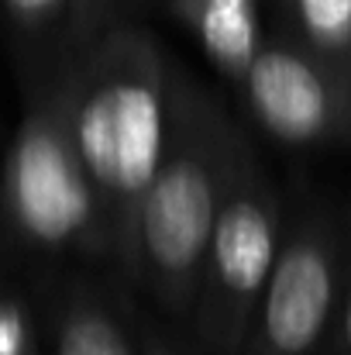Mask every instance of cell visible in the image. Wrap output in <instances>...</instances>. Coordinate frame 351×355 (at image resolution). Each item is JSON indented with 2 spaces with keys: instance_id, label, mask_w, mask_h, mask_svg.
I'll return each mask as SVG.
<instances>
[{
  "instance_id": "obj_12",
  "label": "cell",
  "mask_w": 351,
  "mask_h": 355,
  "mask_svg": "<svg viewBox=\"0 0 351 355\" xmlns=\"http://www.w3.org/2000/svg\"><path fill=\"white\" fill-rule=\"evenodd\" d=\"M124 0H73V45L76 55L90 49L104 31L114 28V17Z\"/></svg>"
},
{
  "instance_id": "obj_4",
  "label": "cell",
  "mask_w": 351,
  "mask_h": 355,
  "mask_svg": "<svg viewBox=\"0 0 351 355\" xmlns=\"http://www.w3.org/2000/svg\"><path fill=\"white\" fill-rule=\"evenodd\" d=\"M282 241L286 228L279 193L265 180L248 145L210 238L190 318L200 345L210 355H241L255 307L279 262Z\"/></svg>"
},
{
  "instance_id": "obj_2",
  "label": "cell",
  "mask_w": 351,
  "mask_h": 355,
  "mask_svg": "<svg viewBox=\"0 0 351 355\" xmlns=\"http://www.w3.org/2000/svg\"><path fill=\"white\" fill-rule=\"evenodd\" d=\"M244 148L248 138L221 104L183 76L176 135L138 207L127 276L179 321L193 318L204 259Z\"/></svg>"
},
{
  "instance_id": "obj_11",
  "label": "cell",
  "mask_w": 351,
  "mask_h": 355,
  "mask_svg": "<svg viewBox=\"0 0 351 355\" xmlns=\"http://www.w3.org/2000/svg\"><path fill=\"white\" fill-rule=\"evenodd\" d=\"M45 307L38 297L17 283H7L0 304V355H42L45 352Z\"/></svg>"
},
{
  "instance_id": "obj_6",
  "label": "cell",
  "mask_w": 351,
  "mask_h": 355,
  "mask_svg": "<svg viewBox=\"0 0 351 355\" xmlns=\"http://www.w3.org/2000/svg\"><path fill=\"white\" fill-rule=\"evenodd\" d=\"M251 118L282 145L351 135V83L296 38L265 42L241 83Z\"/></svg>"
},
{
  "instance_id": "obj_14",
  "label": "cell",
  "mask_w": 351,
  "mask_h": 355,
  "mask_svg": "<svg viewBox=\"0 0 351 355\" xmlns=\"http://www.w3.org/2000/svg\"><path fill=\"white\" fill-rule=\"evenodd\" d=\"M327 355H351V235L348 255H345V286H341V307H338V328Z\"/></svg>"
},
{
  "instance_id": "obj_13",
  "label": "cell",
  "mask_w": 351,
  "mask_h": 355,
  "mask_svg": "<svg viewBox=\"0 0 351 355\" xmlns=\"http://www.w3.org/2000/svg\"><path fill=\"white\" fill-rule=\"evenodd\" d=\"M131 321H134V331H138V345H141V355H190L186 349H179V342L162 331L152 318H145L134 304H131Z\"/></svg>"
},
{
  "instance_id": "obj_1",
  "label": "cell",
  "mask_w": 351,
  "mask_h": 355,
  "mask_svg": "<svg viewBox=\"0 0 351 355\" xmlns=\"http://www.w3.org/2000/svg\"><path fill=\"white\" fill-rule=\"evenodd\" d=\"M183 73L152 35L114 24L62 73L69 135L97 187L107 252L124 276L134 262L138 207L159 176L179 114Z\"/></svg>"
},
{
  "instance_id": "obj_8",
  "label": "cell",
  "mask_w": 351,
  "mask_h": 355,
  "mask_svg": "<svg viewBox=\"0 0 351 355\" xmlns=\"http://www.w3.org/2000/svg\"><path fill=\"white\" fill-rule=\"evenodd\" d=\"M169 10L200 42L207 59L241 87L258 49L265 45L258 0H169Z\"/></svg>"
},
{
  "instance_id": "obj_7",
  "label": "cell",
  "mask_w": 351,
  "mask_h": 355,
  "mask_svg": "<svg viewBox=\"0 0 351 355\" xmlns=\"http://www.w3.org/2000/svg\"><path fill=\"white\" fill-rule=\"evenodd\" d=\"M42 307L52 355H141L131 300L87 272H66Z\"/></svg>"
},
{
  "instance_id": "obj_9",
  "label": "cell",
  "mask_w": 351,
  "mask_h": 355,
  "mask_svg": "<svg viewBox=\"0 0 351 355\" xmlns=\"http://www.w3.org/2000/svg\"><path fill=\"white\" fill-rule=\"evenodd\" d=\"M10 35L17 45V55L28 59V69H38L59 55L62 49L73 52V0H3Z\"/></svg>"
},
{
  "instance_id": "obj_5",
  "label": "cell",
  "mask_w": 351,
  "mask_h": 355,
  "mask_svg": "<svg viewBox=\"0 0 351 355\" xmlns=\"http://www.w3.org/2000/svg\"><path fill=\"white\" fill-rule=\"evenodd\" d=\"M348 235L324 211L300 214L255 307L241 355H327L338 328Z\"/></svg>"
},
{
  "instance_id": "obj_3",
  "label": "cell",
  "mask_w": 351,
  "mask_h": 355,
  "mask_svg": "<svg viewBox=\"0 0 351 355\" xmlns=\"http://www.w3.org/2000/svg\"><path fill=\"white\" fill-rule=\"evenodd\" d=\"M3 214L24 252L111 259L97 187L69 135L62 76L35 87L24 107L3 169Z\"/></svg>"
},
{
  "instance_id": "obj_10",
  "label": "cell",
  "mask_w": 351,
  "mask_h": 355,
  "mask_svg": "<svg viewBox=\"0 0 351 355\" xmlns=\"http://www.w3.org/2000/svg\"><path fill=\"white\" fill-rule=\"evenodd\" d=\"M296 42L351 83V0H286Z\"/></svg>"
}]
</instances>
